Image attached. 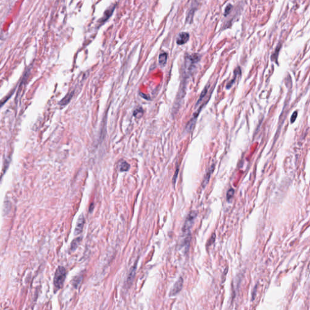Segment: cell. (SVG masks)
Listing matches in <instances>:
<instances>
[{"label":"cell","mask_w":310,"mask_h":310,"mask_svg":"<svg viewBox=\"0 0 310 310\" xmlns=\"http://www.w3.org/2000/svg\"><path fill=\"white\" fill-rule=\"evenodd\" d=\"M234 194V190L233 188H230L228 190L227 193V200H230V199L232 198Z\"/></svg>","instance_id":"ac0fdd59"},{"label":"cell","mask_w":310,"mask_h":310,"mask_svg":"<svg viewBox=\"0 0 310 310\" xmlns=\"http://www.w3.org/2000/svg\"><path fill=\"white\" fill-rule=\"evenodd\" d=\"M129 168H130V165L127 163V162L122 161L120 164V170L121 172H127L129 170Z\"/></svg>","instance_id":"5bb4252c"},{"label":"cell","mask_w":310,"mask_h":310,"mask_svg":"<svg viewBox=\"0 0 310 310\" xmlns=\"http://www.w3.org/2000/svg\"><path fill=\"white\" fill-rule=\"evenodd\" d=\"M297 116V112H294L293 113V114L292 115V116L291 117V123H293L295 121H296Z\"/></svg>","instance_id":"ffe728a7"},{"label":"cell","mask_w":310,"mask_h":310,"mask_svg":"<svg viewBox=\"0 0 310 310\" xmlns=\"http://www.w3.org/2000/svg\"><path fill=\"white\" fill-rule=\"evenodd\" d=\"M168 55L166 52H162L159 56V63L161 66H164L167 61Z\"/></svg>","instance_id":"8fae6325"},{"label":"cell","mask_w":310,"mask_h":310,"mask_svg":"<svg viewBox=\"0 0 310 310\" xmlns=\"http://www.w3.org/2000/svg\"><path fill=\"white\" fill-rule=\"evenodd\" d=\"M196 216L197 213L196 211H191L187 216L185 224H184L182 230L183 235L185 236V239L183 240L182 244L186 247H186H188L189 246V243L190 240V229L191 227H192V225Z\"/></svg>","instance_id":"7a4b0ae2"},{"label":"cell","mask_w":310,"mask_h":310,"mask_svg":"<svg viewBox=\"0 0 310 310\" xmlns=\"http://www.w3.org/2000/svg\"><path fill=\"white\" fill-rule=\"evenodd\" d=\"M74 94V92H72L70 93H69L68 94L65 96V97L61 100V101L59 102V104L61 106H65L67 105L68 103H69L70 101L73 97V95Z\"/></svg>","instance_id":"30bf717a"},{"label":"cell","mask_w":310,"mask_h":310,"mask_svg":"<svg viewBox=\"0 0 310 310\" xmlns=\"http://www.w3.org/2000/svg\"><path fill=\"white\" fill-rule=\"evenodd\" d=\"M190 38V35L188 32H182L179 33L176 39V43L178 45H183L186 44Z\"/></svg>","instance_id":"8992f818"},{"label":"cell","mask_w":310,"mask_h":310,"mask_svg":"<svg viewBox=\"0 0 310 310\" xmlns=\"http://www.w3.org/2000/svg\"><path fill=\"white\" fill-rule=\"evenodd\" d=\"M208 89H209V87L208 86H205V88H204V90H202V92H201V94L200 95V97H199V99L197 100V102H196V106H198L199 104H201V102L202 101V100L204 99V97H205V95L206 94V93H207L208 92Z\"/></svg>","instance_id":"4fadbf2b"},{"label":"cell","mask_w":310,"mask_h":310,"mask_svg":"<svg viewBox=\"0 0 310 310\" xmlns=\"http://www.w3.org/2000/svg\"><path fill=\"white\" fill-rule=\"evenodd\" d=\"M178 172H179V168H178V169H176V172H175L174 175V177H173V182L174 183H175V182H176V178H177V176H178Z\"/></svg>","instance_id":"44dd1931"},{"label":"cell","mask_w":310,"mask_h":310,"mask_svg":"<svg viewBox=\"0 0 310 310\" xmlns=\"http://www.w3.org/2000/svg\"><path fill=\"white\" fill-rule=\"evenodd\" d=\"M183 284V279L182 277H179L178 280L176 282V283L174 284L170 292V296H174L176 294L179 293L182 288Z\"/></svg>","instance_id":"5b68a950"},{"label":"cell","mask_w":310,"mask_h":310,"mask_svg":"<svg viewBox=\"0 0 310 310\" xmlns=\"http://www.w3.org/2000/svg\"><path fill=\"white\" fill-rule=\"evenodd\" d=\"M115 7H116V4L115 5H112L110 6L108 8H107L104 13V15H103V16L102 18H101L99 19V20L98 21V23L99 24L100 26L102 25V24H104L105 22L112 15V14L114 12V10L115 9Z\"/></svg>","instance_id":"277c9868"},{"label":"cell","mask_w":310,"mask_h":310,"mask_svg":"<svg viewBox=\"0 0 310 310\" xmlns=\"http://www.w3.org/2000/svg\"><path fill=\"white\" fill-rule=\"evenodd\" d=\"M200 60L201 55L198 54H186L183 67L182 84L186 83L187 79L191 75V73L196 67V64Z\"/></svg>","instance_id":"6da1fadb"},{"label":"cell","mask_w":310,"mask_h":310,"mask_svg":"<svg viewBox=\"0 0 310 310\" xmlns=\"http://www.w3.org/2000/svg\"><path fill=\"white\" fill-rule=\"evenodd\" d=\"M80 239L81 238H77L76 239H75L74 240H73L72 243V245H71V249L73 250H75L76 248V247H78V243H79L80 242Z\"/></svg>","instance_id":"2e32d148"},{"label":"cell","mask_w":310,"mask_h":310,"mask_svg":"<svg viewBox=\"0 0 310 310\" xmlns=\"http://www.w3.org/2000/svg\"><path fill=\"white\" fill-rule=\"evenodd\" d=\"M196 5L197 4H195V5H192L191 7L188 10V12L187 13V18H186V21L187 22V23H191V22H192V20H193V16H194V13L196 9Z\"/></svg>","instance_id":"9c48e42d"},{"label":"cell","mask_w":310,"mask_h":310,"mask_svg":"<svg viewBox=\"0 0 310 310\" xmlns=\"http://www.w3.org/2000/svg\"><path fill=\"white\" fill-rule=\"evenodd\" d=\"M135 270H136V267H133V268L130 271V275L128 277V282H131L133 280V279L134 276H135Z\"/></svg>","instance_id":"e0dca14e"},{"label":"cell","mask_w":310,"mask_h":310,"mask_svg":"<svg viewBox=\"0 0 310 310\" xmlns=\"http://www.w3.org/2000/svg\"><path fill=\"white\" fill-rule=\"evenodd\" d=\"M241 73V70H240V68L239 67L236 68L235 70H234V76H233V78L230 81L229 83H228L227 85H226V88L227 89H230V88L233 86V85L235 83V81L236 79V78H237L238 76L240 75Z\"/></svg>","instance_id":"ba28073f"},{"label":"cell","mask_w":310,"mask_h":310,"mask_svg":"<svg viewBox=\"0 0 310 310\" xmlns=\"http://www.w3.org/2000/svg\"><path fill=\"white\" fill-rule=\"evenodd\" d=\"M84 223H85V219L84 218V216L82 215H81L79 216V218H78V222H77V224H76V226L75 230V234H79V233H81V232H82L83 229V227H84Z\"/></svg>","instance_id":"52a82bcc"},{"label":"cell","mask_w":310,"mask_h":310,"mask_svg":"<svg viewBox=\"0 0 310 310\" xmlns=\"http://www.w3.org/2000/svg\"><path fill=\"white\" fill-rule=\"evenodd\" d=\"M67 275V271L63 267H59L55 272L54 283L55 286L58 289H60L64 285V280Z\"/></svg>","instance_id":"3957f363"},{"label":"cell","mask_w":310,"mask_h":310,"mask_svg":"<svg viewBox=\"0 0 310 310\" xmlns=\"http://www.w3.org/2000/svg\"><path fill=\"white\" fill-rule=\"evenodd\" d=\"M233 8V6L231 4H228L227 7L225 9V12H224V16H227L228 14L230 13V12H231V10Z\"/></svg>","instance_id":"d6986e66"},{"label":"cell","mask_w":310,"mask_h":310,"mask_svg":"<svg viewBox=\"0 0 310 310\" xmlns=\"http://www.w3.org/2000/svg\"><path fill=\"white\" fill-rule=\"evenodd\" d=\"M142 114H143V109L141 107H139L136 108L133 113L134 116L136 117H138V116H139V117L141 116Z\"/></svg>","instance_id":"9a60e30c"},{"label":"cell","mask_w":310,"mask_h":310,"mask_svg":"<svg viewBox=\"0 0 310 310\" xmlns=\"http://www.w3.org/2000/svg\"><path fill=\"white\" fill-rule=\"evenodd\" d=\"M213 170H214V165H213L211 167V168L210 169V170L207 173H206V174L205 175L204 179L203 182H202L203 187H204L206 185V184L208 183V182L209 181V179H210V176H211V173H212V172L213 171Z\"/></svg>","instance_id":"7c38bea8"}]
</instances>
